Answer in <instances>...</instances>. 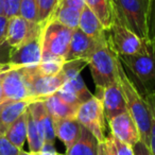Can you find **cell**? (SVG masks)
Wrapping results in <instances>:
<instances>
[{"label": "cell", "mask_w": 155, "mask_h": 155, "mask_svg": "<svg viewBox=\"0 0 155 155\" xmlns=\"http://www.w3.org/2000/svg\"><path fill=\"white\" fill-rule=\"evenodd\" d=\"M134 154L135 155H152L150 151V148L141 141H138L135 146L133 147Z\"/></svg>", "instance_id": "37"}, {"label": "cell", "mask_w": 155, "mask_h": 155, "mask_svg": "<svg viewBox=\"0 0 155 155\" xmlns=\"http://www.w3.org/2000/svg\"><path fill=\"white\" fill-rule=\"evenodd\" d=\"M151 2L152 0H110L114 20L150 41Z\"/></svg>", "instance_id": "2"}, {"label": "cell", "mask_w": 155, "mask_h": 155, "mask_svg": "<svg viewBox=\"0 0 155 155\" xmlns=\"http://www.w3.org/2000/svg\"><path fill=\"white\" fill-rule=\"evenodd\" d=\"M20 3H21V0H5L3 16H5L9 19L19 16Z\"/></svg>", "instance_id": "32"}, {"label": "cell", "mask_w": 155, "mask_h": 155, "mask_svg": "<svg viewBox=\"0 0 155 155\" xmlns=\"http://www.w3.org/2000/svg\"><path fill=\"white\" fill-rule=\"evenodd\" d=\"M65 63H66L65 58L45 54V55H41V61L36 68L41 74L51 77V75L58 74L62 71Z\"/></svg>", "instance_id": "25"}, {"label": "cell", "mask_w": 155, "mask_h": 155, "mask_svg": "<svg viewBox=\"0 0 155 155\" xmlns=\"http://www.w3.org/2000/svg\"><path fill=\"white\" fill-rule=\"evenodd\" d=\"M54 130L55 136L64 143L66 150H68L80 137L82 125L75 118L61 119L54 120Z\"/></svg>", "instance_id": "18"}, {"label": "cell", "mask_w": 155, "mask_h": 155, "mask_svg": "<svg viewBox=\"0 0 155 155\" xmlns=\"http://www.w3.org/2000/svg\"><path fill=\"white\" fill-rule=\"evenodd\" d=\"M11 69H13V68H11V66H10L8 62H5H5H0V74H2V73L7 72V71L11 70Z\"/></svg>", "instance_id": "38"}, {"label": "cell", "mask_w": 155, "mask_h": 155, "mask_svg": "<svg viewBox=\"0 0 155 155\" xmlns=\"http://www.w3.org/2000/svg\"><path fill=\"white\" fill-rule=\"evenodd\" d=\"M55 94L61 98V99H63L65 102H67V103L70 104V105L80 106V104L82 103L80 98L78 97L75 91H73V88L67 82H65L64 84H63V86L61 87Z\"/></svg>", "instance_id": "30"}, {"label": "cell", "mask_w": 155, "mask_h": 155, "mask_svg": "<svg viewBox=\"0 0 155 155\" xmlns=\"http://www.w3.org/2000/svg\"><path fill=\"white\" fill-rule=\"evenodd\" d=\"M43 27V24L28 21L21 16L10 18L7 32V45L11 48V51L17 49L31 39L39 36Z\"/></svg>", "instance_id": "9"}, {"label": "cell", "mask_w": 155, "mask_h": 155, "mask_svg": "<svg viewBox=\"0 0 155 155\" xmlns=\"http://www.w3.org/2000/svg\"><path fill=\"white\" fill-rule=\"evenodd\" d=\"M2 74H0V105L3 104V94H2V87H1V80H2Z\"/></svg>", "instance_id": "40"}, {"label": "cell", "mask_w": 155, "mask_h": 155, "mask_svg": "<svg viewBox=\"0 0 155 155\" xmlns=\"http://www.w3.org/2000/svg\"><path fill=\"white\" fill-rule=\"evenodd\" d=\"M98 155H107V153H106V150H105V146H104V142H100V143H99Z\"/></svg>", "instance_id": "39"}, {"label": "cell", "mask_w": 155, "mask_h": 155, "mask_svg": "<svg viewBox=\"0 0 155 155\" xmlns=\"http://www.w3.org/2000/svg\"><path fill=\"white\" fill-rule=\"evenodd\" d=\"M3 5H5V0H0V15H3Z\"/></svg>", "instance_id": "41"}, {"label": "cell", "mask_w": 155, "mask_h": 155, "mask_svg": "<svg viewBox=\"0 0 155 155\" xmlns=\"http://www.w3.org/2000/svg\"><path fill=\"white\" fill-rule=\"evenodd\" d=\"M80 14L81 11L77 9L58 5L50 18L58 20V22H61L62 25H64L65 27L71 29V30H75V29L79 28Z\"/></svg>", "instance_id": "23"}, {"label": "cell", "mask_w": 155, "mask_h": 155, "mask_svg": "<svg viewBox=\"0 0 155 155\" xmlns=\"http://www.w3.org/2000/svg\"><path fill=\"white\" fill-rule=\"evenodd\" d=\"M33 101L7 102L0 105V136H5L12 124L24 114Z\"/></svg>", "instance_id": "17"}, {"label": "cell", "mask_w": 155, "mask_h": 155, "mask_svg": "<svg viewBox=\"0 0 155 155\" xmlns=\"http://www.w3.org/2000/svg\"><path fill=\"white\" fill-rule=\"evenodd\" d=\"M79 29L88 37L93 38L98 43H107L106 30L100 19L87 5L83 8L80 14Z\"/></svg>", "instance_id": "16"}, {"label": "cell", "mask_w": 155, "mask_h": 155, "mask_svg": "<svg viewBox=\"0 0 155 155\" xmlns=\"http://www.w3.org/2000/svg\"><path fill=\"white\" fill-rule=\"evenodd\" d=\"M84 2L97 15L104 29L107 31L114 21L110 0H84Z\"/></svg>", "instance_id": "21"}, {"label": "cell", "mask_w": 155, "mask_h": 155, "mask_svg": "<svg viewBox=\"0 0 155 155\" xmlns=\"http://www.w3.org/2000/svg\"><path fill=\"white\" fill-rule=\"evenodd\" d=\"M26 116H27V140H28L29 149H30L29 152L37 154V153L41 152V148L45 144V141H44L38 129H37V125L35 123L29 108H27L26 110Z\"/></svg>", "instance_id": "24"}, {"label": "cell", "mask_w": 155, "mask_h": 155, "mask_svg": "<svg viewBox=\"0 0 155 155\" xmlns=\"http://www.w3.org/2000/svg\"><path fill=\"white\" fill-rule=\"evenodd\" d=\"M102 44L106 43H98V41H94L93 38L87 36L79 28L75 29L72 32L70 46H69L68 52L66 55V62L73 60L87 61L91 54Z\"/></svg>", "instance_id": "15"}, {"label": "cell", "mask_w": 155, "mask_h": 155, "mask_svg": "<svg viewBox=\"0 0 155 155\" xmlns=\"http://www.w3.org/2000/svg\"><path fill=\"white\" fill-rule=\"evenodd\" d=\"M103 142L107 155H135L133 147L120 141L112 134L105 136Z\"/></svg>", "instance_id": "26"}, {"label": "cell", "mask_w": 155, "mask_h": 155, "mask_svg": "<svg viewBox=\"0 0 155 155\" xmlns=\"http://www.w3.org/2000/svg\"><path fill=\"white\" fill-rule=\"evenodd\" d=\"M125 73L142 97L155 94V49L149 44L142 53L117 55Z\"/></svg>", "instance_id": "1"}, {"label": "cell", "mask_w": 155, "mask_h": 155, "mask_svg": "<svg viewBox=\"0 0 155 155\" xmlns=\"http://www.w3.org/2000/svg\"><path fill=\"white\" fill-rule=\"evenodd\" d=\"M150 41L152 43L155 49V0L151 2V13H150Z\"/></svg>", "instance_id": "35"}, {"label": "cell", "mask_w": 155, "mask_h": 155, "mask_svg": "<svg viewBox=\"0 0 155 155\" xmlns=\"http://www.w3.org/2000/svg\"><path fill=\"white\" fill-rule=\"evenodd\" d=\"M8 25H9V18L0 15V48L7 45Z\"/></svg>", "instance_id": "34"}, {"label": "cell", "mask_w": 155, "mask_h": 155, "mask_svg": "<svg viewBox=\"0 0 155 155\" xmlns=\"http://www.w3.org/2000/svg\"><path fill=\"white\" fill-rule=\"evenodd\" d=\"M86 62L97 88H103L118 81V58L108 43L100 45Z\"/></svg>", "instance_id": "4"}, {"label": "cell", "mask_w": 155, "mask_h": 155, "mask_svg": "<svg viewBox=\"0 0 155 155\" xmlns=\"http://www.w3.org/2000/svg\"><path fill=\"white\" fill-rule=\"evenodd\" d=\"M19 155H37V154H34V153H31V152H26V151H24V150H20Z\"/></svg>", "instance_id": "42"}, {"label": "cell", "mask_w": 155, "mask_h": 155, "mask_svg": "<svg viewBox=\"0 0 155 155\" xmlns=\"http://www.w3.org/2000/svg\"><path fill=\"white\" fill-rule=\"evenodd\" d=\"M107 122L110 127V134L120 141L131 147H134L138 141H140L139 131L129 112L117 115Z\"/></svg>", "instance_id": "13"}, {"label": "cell", "mask_w": 155, "mask_h": 155, "mask_svg": "<svg viewBox=\"0 0 155 155\" xmlns=\"http://www.w3.org/2000/svg\"><path fill=\"white\" fill-rule=\"evenodd\" d=\"M3 103L14 101L35 100L31 97L22 68H14L3 73L1 80Z\"/></svg>", "instance_id": "10"}, {"label": "cell", "mask_w": 155, "mask_h": 155, "mask_svg": "<svg viewBox=\"0 0 155 155\" xmlns=\"http://www.w3.org/2000/svg\"><path fill=\"white\" fill-rule=\"evenodd\" d=\"M87 65V62L84 60H73L67 61L63 67L62 71L64 73L66 80L74 78L77 75L81 74V71L84 69V67Z\"/></svg>", "instance_id": "29"}, {"label": "cell", "mask_w": 155, "mask_h": 155, "mask_svg": "<svg viewBox=\"0 0 155 155\" xmlns=\"http://www.w3.org/2000/svg\"><path fill=\"white\" fill-rule=\"evenodd\" d=\"M73 30L65 27L55 19H48L41 31V51L43 55L61 56L66 58Z\"/></svg>", "instance_id": "5"}, {"label": "cell", "mask_w": 155, "mask_h": 155, "mask_svg": "<svg viewBox=\"0 0 155 155\" xmlns=\"http://www.w3.org/2000/svg\"><path fill=\"white\" fill-rule=\"evenodd\" d=\"M98 139L88 131L82 127L79 139L72 144L70 149L66 150L65 155H98L99 149Z\"/></svg>", "instance_id": "20"}, {"label": "cell", "mask_w": 155, "mask_h": 155, "mask_svg": "<svg viewBox=\"0 0 155 155\" xmlns=\"http://www.w3.org/2000/svg\"><path fill=\"white\" fill-rule=\"evenodd\" d=\"M5 137L11 142L12 144L22 150L24 144L27 139V116L26 112L10 127L7 131Z\"/></svg>", "instance_id": "22"}, {"label": "cell", "mask_w": 155, "mask_h": 155, "mask_svg": "<svg viewBox=\"0 0 155 155\" xmlns=\"http://www.w3.org/2000/svg\"><path fill=\"white\" fill-rule=\"evenodd\" d=\"M117 70H118V82L122 89L127 112L131 115L135 124L137 125L140 134V141L143 142L146 146L150 147L151 115L148 104L129 79L119 60L117 62Z\"/></svg>", "instance_id": "3"}, {"label": "cell", "mask_w": 155, "mask_h": 155, "mask_svg": "<svg viewBox=\"0 0 155 155\" xmlns=\"http://www.w3.org/2000/svg\"><path fill=\"white\" fill-rule=\"evenodd\" d=\"M28 108L36 123L37 129L45 143L54 144L56 138L55 130H54V120L48 112L45 103L43 101L32 102Z\"/></svg>", "instance_id": "14"}, {"label": "cell", "mask_w": 155, "mask_h": 155, "mask_svg": "<svg viewBox=\"0 0 155 155\" xmlns=\"http://www.w3.org/2000/svg\"><path fill=\"white\" fill-rule=\"evenodd\" d=\"M58 5H66L73 9H77L79 11H82L85 7L84 0H58Z\"/></svg>", "instance_id": "36"}, {"label": "cell", "mask_w": 155, "mask_h": 155, "mask_svg": "<svg viewBox=\"0 0 155 155\" xmlns=\"http://www.w3.org/2000/svg\"><path fill=\"white\" fill-rule=\"evenodd\" d=\"M107 41L117 55H134L142 53L151 41H143L131 30L114 20L107 31Z\"/></svg>", "instance_id": "6"}, {"label": "cell", "mask_w": 155, "mask_h": 155, "mask_svg": "<svg viewBox=\"0 0 155 155\" xmlns=\"http://www.w3.org/2000/svg\"><path fill=\"white\" fill-rule=\"evenodd\" d=\"M96 97L100 99L103 105L104 114L107 121L117 115L127 112V103L118 81L103 88H97Z\"/></svg>", "instance_id": "12"}, {"label": "cell", "mask_w": 155, "mask_h": 155, "mask_svg": "<svg viewBox=\"0 0 155 155\" xmlns=\"http://www.w3.org/2000/svg\"><path fill=\"white\" fill-rule=\"evenodd\" d=\"M41 34L19 48L10 51L9 65L11 68H33L41 61Z\"/></svg>", "instance_id": "11"}, {"label": "cell", "mask_w": 155, "mask_h": 155, "mask_svg": "<svg viewBox=\"0 0 155 155\" xmlns=\"http://www.w3.org/2000/svg\"><path fill=\"white\" fill-rule=\"evenodd\" d=\"M47 107L49 114L53 118V120H61V119H73L77 116L78 107L79 106H73L65 102L61 99L56 94L49 97L45 98L43 100Z\"/></svg>", "instance_id": "19"}, {"label": "cell", "mask_w": 155, "mask_h": 155, "mask_svg": "<svg viewBox=\"0 0 155 155\" xmlns=\"http://www.w3.org/2000/svg\"><path fill=\"white\" fill-rule=\"evenodd\" d=\"M29 87L30 95L35 101H43L45 98L52 96L63 86L66 82L63 71L58 74L47 77L37 71L36 67L33 68H22Z\"/></svg>", "instance_id": "8"}, {"label": "cell", "mask_w": 155, "mask_h": 155, "mask_svg": "<svg viewBox=\"0 0 155 155\" xmlns=\"http://www.w3.org/2000/svg\"><path fill=\"white\" fill-rule=\"evenodd\" d=\"M20 150L12 144L5 136H0V155H19Z\"/></svg>", "instance_id": "33"}, {"label": "cell", "mask_w": 155, "mask_h": 155, "mask_svg": "<svg viewBox=\"0 0 155 155\" xmlns=\"http://www.w3.org/2000/svg\"><path fill=\"white\" fill-rule=\"evenodd\" d=\"M58 3V0H37V5H38V24L45 25V22L53 14Z\"/></svg>", "instance_id": "28"}, {"label": "cell", "mask_w": 155, "mask_h": 155, "mask_svg": "<svg viewBox=\"0 0 155 155\" xmlns=\"http://www.w3.org/2000/svg\"><path fill=\"white\" fill-rule=\"evenodd\" d=\"M80 124L87 129L99 142H103L105 139V114H104L103 105L100 99L93 96L91 99L83 102L78 107L77 116H75Z\"/></svg>", "instance_id": "7"}, {"label": "cell", "mask_w": 155, "mask_h": 155, "mask_svg": "<svg viewBox=\"0 0 155 155\" xmlns=\"http://www.w3.org/2000/svg\"><path fill=\"white\" fill-rule=\"evenodd\" d=\"M19 16L31 22L38 24V5L37 0H21Z\"/></svg>", "instance_id": "27"}, {"label": "cell", "mask_w": 155, "mask_h": 155, "mask_svg": "<svg viewBox=\"0 0 155 155\" xmlns=\"http://www.w3.org/2000/svg\"><path fill=\"white\" fill-rule=\"evenodd\" d=\"M149 106L151 115V136H150V151L152 155H155V94L143 98Z\"/></svg>", "instance_id": "31"}]
</instances>
